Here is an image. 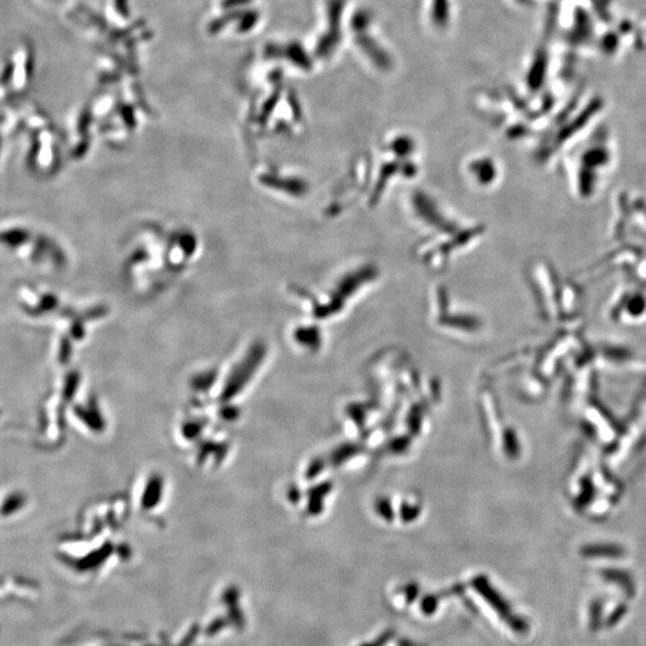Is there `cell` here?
<instances>
[{
	"label": "cell",
	"instance_id": "2",
	"mask_svg": "<svg viewBox=\"0 0 646 646\" xmlns=\"http://www.w3.org/2000/svg\"><path fill=\"white\" fill-rule=\"evenodd\" d=\"M115 8H116V11L119 12V15L122 16V17H129V0H114Z\"/></svg>",
	"mask_w": 646,
	"mask_h": 646
},
{
	"label": "cell",
	"instance_id": "4",
	"mask_svg": "<svg viewBox=\"0 0 646 646\" xmlns=\"http://www.w3.org/2000/svg\"><path fill=\"white\" fill-rule=\"evenodd\" d=\"M12 74H14V65L10 64V65L5 67L4 74H3V77H4L3 78V81H4V84L6 83V79H8V78L11 79Z\"/></svg>",
	"mask_w": 646,
	"mask_h": 646
},
{
	"label": "cell",
	"instance_id": "3",
	"mask_svg": "<svg viewBox=\"0 0 646 646\" xmlns=\"http://www.w3.org/2000/svg\"><path fill=\"white\" fill-rule=\"evenodd\" d=\"M248 3H250V0H223L222 6H223V9L228 10V9L242 6V5L248 4Z\"/></svg>",
	"mask_w": 646,
	"mask_h": 646
},
{
	"label": "cell",
	"instance_id": "1",
	"mask_svg": "<svg viewBox=\"0 0 646 646\" xmlns=\"http://www.w3.org/2000/svg\"><path fill=\"white\" fill-rule=\"evenodd\" d=\"M257 22V14H255V12L244 14L242 16V19H241V23H239V31H248V30L252 29L255 26Z\"/></svg>",
	"mask_w": 646,
	"mask_h": 646
}]
</instances>
